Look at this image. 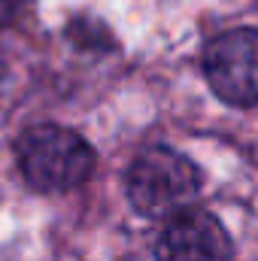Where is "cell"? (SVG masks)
<instances>
[{"label":"cell","instance_id":"obj_1","mask_svg":"<svg viewBox=\"0 0 258 261\" xmlns=\"http://www.w3.org/2000/svg\"><path fill=\"white\" fill-rule=\"evenodd\" d=\"M15 164L31 189L70 192L82 186L97 164L91 143L64 125H34L15 140Z\"/></svg>","mask_w":258,"mask_h":261},{"label":"cell","instance_id":"obj_2","mask_svg":"<svg viewBox=\"0 0 258 261\" xmlns=\"http://www.w3.org/2000/svg\"><path fill=\"white\" fill-rule=\"evenodd\" d=\"M200 167L170 146H149L131 161L125 195L146 219H170L200 195Z\"/></svg>","mask_w":258,"mask_h":261},{"label":"cell","instance_id":"obj_3","mask_svg":"<svg viewBox=\"0 0 258 261\" xmlns=\"http://www.w3.org/2000/svg\"><path fill=\"white\" fill-rule=\"evenodd\" d=\"M203 79L210 91L234 107H258V28H231L203 49Z\"/></svg>","mask_w":258,"mask_h":261},{"label":"cell","instance_id":"obj_4","mask_svg":"<svg viewBox=\"0 0 258 261\" xmlns=\"http://www.w3.org/2000/svg\"><path fill=\"white\" fill-rule=\"evenodd\" d=\"M234 240L210 210L186 206L167 219L155 243V261H231Z\"/></svg>","mask_w":258,"mask_h":261},{"label":"cell","instance_id":"obj_5","mask_svg":"<svg viewBox=\"0 0 258 261\" xmlns=\"http://www.w3.org/2000/svg\"><path fill=\"white\" fill-rule=\"evenodd\" d=\"M67 37L82 46V49H110L113 46V37L104 24L91 21V18H76L70 28H67Z\"/></svg>","mask_w":258,"mask_h":261},{"label":"cell","instance_id":"obj_6","mask_svg":"<svg viewBox=\"0 0 258 261\" xmlns=\"http://www.w3.org/2000/svg\"><path fill=\"white\" fill-rule=\"evenodd\" d=\"M34 0H0V28H9L15 24L28 9H31Z\"/></svg>","mask_w":258,"mask_h":261}]
</instances>
